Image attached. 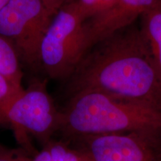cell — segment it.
<instances>
[{"mask_svg":"<svg viewBox=\"0 0 161 161\" xmlns=\"http://www.w3.org/2000/svg\"><path fill=\"white\" fill-rule=\"evenodd\" d=\"M69 78L71 95L96 90L161 110V80L140 27L131 25L95 44Z\"/></svg>","mask_w":161,"mask_h":161,"instance_id":"cell-1","label":"cell"},{"mask_svg":"<svg viewBox=\"0 0 161 161\" xmlns=\"http://www.w3.org/2000/svg\"><path fill=\"white\" fill-rule=\"evenodd\" d=\"M58 133L64 140L121 133L161 134V110L96 90L72 94L60 110Z\"/></svg>","mask_w":161,"mask_h":161,"instance_id":"cell-2","label":"cell"},{"mask_svg":"<svg viewBox=\"0 0 161 161\" xmlns=\"http://www.w3.org/2000/svg\"><path fill=\"white\" fill-rule=\"evenodd\" d=\"M85 19L76 0L52 18L40 48V66L54 79L69 78L89 50Z\"/></svg>","mask_w":161,"mask_h":161,"instance_id":"cell-3","label":"cell"},{"mask_svg":"<svg viewBox=\"0 0 161 161\" xmlns=\"http://www.w3.org/2000/svg\"><path fill=\"white\" fill-rule=\"evenodd\" d=\"M6 120L21 148L34 156L30 137L43 146L59 131L61 112L58 110L44 80H35L12 102Z\"/></svg>","mask_w":161,"mask_h":161,"instance_id":"cell-4","label":"cell"},{"mask_svg":"<svg viewBox=\"0 0 161 161\" xmlns=\"http://www.w3.org/2000/svg\"><path fill=\"white\" fill-rule=\"evenodd\" d=\"M52 18L42 0H9L0 11V34L32 69L41 67L40 44Z\"/></svg>","mask_w":161,"mask_h":161,"instance_id":"cell-5","label":"cell"},{"mask_svg":"<svg viewBox=\"0 0 161 161\" xmlns=\"http://www.w3.org/2000/svg\"><path fill=\"white\" fill-rule=\"evenodd\" d=\"M90 161H161V134L121 133L66 140Z\"/></svg>","mask_w":161,"mask_h":161,"instance_id":"cell-6","label":"cell"},{"mask_svg":"<svg viewBox=\"0 0 161 161\" xmlns=\"http://www.w3.org/2000/svg\"><path fill=\"white\" fill-rule=\"evenodd\" d=\"M158 0H116L102 14L85 22L89 49L95 44L133 25ZM89 51V50H88Z\"/></svg>","mask_w":161,"mask_h":161,"instance_id":"cell-7","label":"cell"},{"mask_svg":"<svg viewBox=\"0 0 161 161\" xmlns=\"http://www.w3.org/2000/svg\"><path fill=\"white\" fill-rule=\"evenodd\" d=\"M140 29L152 51L157 71L161 80V0H158L141 17Z\"/></svg>","mask_w":161,"mask_h":161,"instance_id":"cell-8","label":"cell"},{"mask_svg":"<svg viewBox=\"0 0 161 161\" xmlns=\"http://www.w3.org/2000/svg\"><path fill=\"white\" fill-rule=\"evenodd\" d=\"M31 161H90L84 152L69 141L52 139L31 157Z\"/></svg>","mask_w":161,"mask_h":161,"instance_id":"cell-9","label":"cell"},{"mask_svg":"<svg viewBox=\"0 0 161 161\" xmlns=\"http://www.w3.org/2000/svg\"><path fill=\"white\" fill-rule=\"evenodd\" d=\"M21 64L15 48L0 34V73L19 90H23Z\"/></svg>","mask_w":161,"mask_h":161,"instance_id":"cell-10","label":"cell"},{"mask_svg":"<svg viewBox=\"0 0 161 161\" xmlns=\"http://www.w3.org/2000/svg\"><path fill=\"white\" fill-rule=\"evenodd\" d=\"M22 91L23 90L17 89L0 73V125H8L6 113L12 102Z\"/></svg>","mask_w":161,"mask_h":161,"instance_id":"cell-11","label":"cell"},{"mask_svg":"<svg viewBox=\"0 0 161 161\" xmlns=\"http://www.w3.org/2000/svg\"><path fill=\"white\" fill-rule=\"evenodd\" d=\"M84 19H92L102 14L114 5L116 0H76ZM85 21V22H86Z\"/></svg>","mask_w":161,"mask_h":161,"instance_id":"cell-12","label":"cell"},{"mask_svg":"<svg viewBox=\"0 0 161 161\" xmlns=\"http://www.w3.org/2000/svg\"><path fill=\"white\" fill-rule=\"evenodd\" d=\"M0 161H31V157L22 148H11L0 144Z\"/></svg>","mask_w":161,"mask_h":161,"instance_id":"cell-13","label":"cell"},{"mask_svg":"<svg viewBox=\"0 0 161 161\" xmlns=\"http://www.w3.org/2000/svg\"><path fill=\"white\" fill-rule=\"evenodd\" d=\"M69 0H42L46 8L52 16H55L60 8Z\"/></svg>","mask_w":161,"mask_h":161,"instance_id":"cell-14","label":"cell"},{"mask_svg":"<svg viewBox=\"0 0 161 161\" xmlns=\"http://www.w3.org/2000/svg\"><path fill=\"white\" fill-rule=\"evenodd\" d=\"M8 1L9 0H0V11L3 8L4 6L7 4V3Z\"/></svg>","mask_w":161,"mask_h":161,"instance_id":"cell-15","label":"cell"}]
</instances>
